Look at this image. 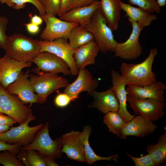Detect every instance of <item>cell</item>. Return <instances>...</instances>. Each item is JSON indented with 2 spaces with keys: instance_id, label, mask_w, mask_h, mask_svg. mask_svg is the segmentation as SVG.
Masks as SVG:
<instances>
[{
  "instance_id": "1",
  "label": "cell",
  "mask_w": 166,
  "mask_h": 166,
  "mask_svg": "<svg viewBox=\"0 0 166 166\" xmlns=\"http://www.w3.org/2000/svg\"><path fill=\"white\" fill-rule=\"evenodd\" d=\"M157 49H151L147 57L138 64L123 62L121 66L122 80L126 85L144 86L156 82V74L152 70V66Z\"/></svg>"
},
{
  "instance_id": "2",
  "label": "cell",
  "mask_w": 166,
  "mask_h": 166,
  "mask_svg": "<svg viewBox=\"0 0 166 166\" xmlns=\"http://www.w3.org/2000/svg\"><path fill=\"white\" fill-rule=\"evenodd\" d=\"M4 50L6 54L17 61L29 62L40 53V47L38 40L15 33L8 36Z\"/></svg>"
},
{
  "instance_id": "3",
  "label": "cell",
  "mask_w": 166,
  "mask_h": 166,
  "mask_svg": "<svg viewBox=\"0 0 166 166\" xmlns=\"http://www.w3.org/2000/svg\"><path fill=\"white\" fill-rule=\"evenodd\" d=\"M38 75H31L29 80L34 92L38 97V102L43 104L53 92L69 84L68 80L57 73L42 71Z\"/></svg>"
},
{
  "instance_id": "4",
  "label": "cell",
  "mask_w": 166,
  "mask_h": 166,
  "mask_svg": "<svg viewBox=\"0 0 166 166\" xmlns=\"http://www.w3.org/2000/svg\"><path fill=\"white\" fill-rule=\"evenodd\" d=\"M86 26L93 35L103 53L114 52L117 42L114 39L113 31L108 26L99 8L94 13L90 22Z\"/></svg>"
},
{
  "instance_id": "5",
  "label": "cell",
  "mask_w": 166,
  "mask_h": 166,
  "mask_svg": "<svg viewBox=\"0 0 166 166\" xmlns=\"http://www.w3.org/2000/svg\"><path fill=\"white\" fill-rule=\"evenodd\" d=\"M49 123L46 122L42 127L35 134L31 143L21 147L20 150H33L41 155L45 156L54 160L61 157L62 145L61 137L53 140L49 136Z\"/></svg>"
},
{
  "instance_id": "6",
  "label": "cell",
  "mask_w": 166,
  "mask_h": 166,
  "mask_svg": "<svg viewBox=\"0 0 166 166\" xmlns=\"http://www.w3.org/2000/svg\"><path fill=\"white\" fill-rule=\"evenodd\" d=\"M0 113L15 120L19 124L34 115L32 110L16 95L8 93L0 84Z\"/></svg>"
},
{
  "instance_id": "7",
  "label": "cell",
  "mask_w": 166,
  "mask_h": 166,
  "mask_svg": "<svg viewBox=\"0 0 166 166\" xmlns=\"http://www.w3.org/2000/svg\"><path fill=\"white\" fill-rule=\"evenodd\" d=\"M36 117L33 115L19 126L10 127L9 130L0 136V139L11 144L24 146L29 144L44 125L41 123L34 126H29L30 122L35 120Z\"/></svg>"
},
{
  "instance_id": "8",
  "label": "cell",
  "mask_w": 166,
  "mask_h": 166,
  "mask_svg": "<svg viewBox=\"0 0 166 166\" xmlns=\"http://www.w3.org/2000/svg\"><path fill=\"white\" fill-rule=\"evenodd\" d=\"M40 52H47L53 53L65 61L69 65L71 75H77V68L73 57L74 49L69 45L68 39L61 38L51 41L38 40Z\"/></svg>"
},
{
  "instance_id": "9",
  "label": "cell",
  "mask_w": 166,
  "mask_h": 166,
  "mask_svg": "<svg viewBox=\"0 0 166 166\" xmlns=\"http://www.w3.org/2000/svg\"><path fill=\"white\" fill-rule=\"evenodd\" d=\"M41 17L45 23V27L40 35L42 40L51 41L61 38H68L72 30L79 25L65 21L55 16L45 14Z\"/></svg>"
},
{
  "instance_id": "10",
  "label": "cell",
  "mask_w": 166,
  "mask_h": 166,
  "mask_svg": "<svg viewBox=\"0 0 166 166\" xmlns=\"http://www.w3.org/2000/svg\"><path fill=\"white\" fill-rule=\"evenodd\" d=\"M130 21L132 23V29L129 38L124 42H117L114 52L116 57L126 60L136 59L143 52L139 38L144 29L140 27L136 23Z\"/></svg>"
},
{
  "instance_id": "11",
  "label": "cell",
  "mask_w": 166,
  "mask_h": 166,
  "mask_svg": "<svg viewBox=\"0 0 166 166\" xmlns=\"http://www.w3.org/2000/svg\"><path fill=\"white\" fill-rule=\"evenodd\" d=\"M127 101L135 113H138L149 121L158 120L164 114V101L151 98L141 100L128 96Z\"/></svg>"
},
{
  "instance_id": "12",
  "label": "cell",
  "mask_w": 166,
  "mask_h": 166,
  "mask_svg": "<svg viewBox=\"0 0 166 166\" xmlns=\"http://www.w3.org/2000/svg\"><path fill=\"white\" fill-rule=\"evenodd\" d=\"M31 62L37 65V67L32 70L37 73L42 71L57 74L62 73L64 75H71L69 67L67 63L50 52H40Z\"/></svg>"
},
{
  "instance_id": "13",
  "label": "cell",
  "mask_w": 166,
  "mask_h": 166,
  "mask_svg": "<svg viewBox=\"0 0 166 166\" xmlns=\"http://www.w3.org/2000/svg\"><path fill=\"white\" fill-rule=\"evenodd\" d=\"M99 84L98 79L93 77L90 72L85 69H79L77 77L73 83L65 87L63 93L68 95L74 101L78 98L82 92H87L89 95L97 88Z\"/></svg>"
},
{
  "instance_id": "14",
  "label": "cell",
  "mask_w": 166,
  "mask_h": 166,
  "mask_svg": "<svg viewBox=\"0 0 166 166\" xmlns=\"http://www.w3.org/2000/svg\"><path fill=\"white\" fill-rule=\"evenodd\" d=\"M27 70L25 73L21 71L16 80L6 88L9 93L16 95L25 104L38 103V97L34 92L29 78L31 75Z\"/></svg>"
},
{
  "instance_id": "15",
  "label": "cell",
  "mask_w": 166,
  "mask_h": 166,
  "mask_svg": "<svg viewBox=\"0 0 166 166\" xmlns=\"http://www.w3.org/2000/svg\"><path fill=\"white\" fill-rule=\"evenodd\" d=\"M61 137L62 142L61 152L70 159L85 162L84 144L81 132L72 130Z\"/></svg>"
},
{
  "instance_id": "16",
  "label": "cell",
  "mask_w": 166,
  "mask_h": 166,
  "mask_svg": "<svg viewBox=\"0 0 166 166\" xmlns=\"http://www.w3.org/2000/svg\"><path fill=\"white\" fill-rule=\"evenodd\" d=\"M32 63L17 61L5 54L0 57V84L5 89L16 80L22 69L31 66Z\"/></svg>"
},
{
  "instance_id": "17",
  "label": "cell",
  "mask_w": 166,
  "mask_h": 166,
  "mask_svg": "<svg viewBox=\"0 0 166 166\" xmlns=\"http://www.w3.org/2000/svg\"><path fill=\"white\" fill-rule=\"evenodd\" d=\"M157 128L152 121L139 115L126 123L121 130L120 138L125 139L128 136L144 137L153 132Z\"/></svg>"
},
{
  "instance_id": "18",
  "label": "cell",
  "mask_w": 166,
  "mask_h": 166,
  "mask_svg": "<svg viewBox=\"0 0 166 166\" xmlns=\"http://www.w3.org/2000/svg\"><path fill=\"white\" fill-rule=\"evenodd\" d=\"M126 88L127 96L141 100L151 98L164 101V92L166 85L160 81H156L144 86L132 85H128Z\"/></svg>"
},
{
  "instance_id": "19",
  "label": "cell",
  "mask_w": 166,
  "mask_h": 166,
  "mask_svg": "<svg viewBox=\"0 0 166 166\" xmlns=\"http://www.w3.org/2000/svg\"><path fill=\"white\" fill-rule=\"evenodd\" d=\"M111 77L112 84L111 88L119 103L117 113L126 122H128L135 116L131 114L127 109V94L125 88L126 85L122 80L121 74L117 71L111 70Z\"/></svg>"
},
{
  "instance_id": "20",
  "label": "cell",
  "mask_w": 166,
  "mask_h": 166,
  "mask_svg": "<svg viewBox=\"0 0 166 166\" xmlns=\"http://www.w3.org/2000/svg\"><path fill=\"white\" fill-rule=\"evenodd\" d=\"M90 96L94 100L88 105L89 108H96L104 114L109 112H117L119 103L111 87L108 89L101 92L95 90Z\"/></svg>"
},
{
  "instance_id": "21",
  "label": "cell",
  "mask_w": 166,
  "mask_h": 166,
  "mask_svg": "<svg viewBox=\"0 0 166 166\" xmlns=\"http://www.w3.org/2000/svg\"><path fill=\"white\" fill-rule=\"evenodd\" d=\"M100 6V1L96 0L92 4L88 6L70 10L60 17V19L86 26L89 23L93 15Z\"/></svg>"
},
{
  "instance_id": "22",
  "label": "cell",
  "mask_w": 166,
  "mask_h": 166,
  "mask_svg": "<svg viewBox=\"0 0 166 166\" xmlns=\"http://www.w3.org/2000/svg\"><path fill=\"white\" fill-rule=\"evenodd\" d=\"M100 51L99 47L94 39L75 49L73 57L78 69H84L88 65L94 64L96 58Z\"/></svg>"
},
{
  "instance_id": "23",
  "label": "cell",
  "mask_w": 166,
  "mask_h": 166,
  "mask_svg": "<svg viewBox=\"0 0 166 166\" xmlns=\"http://www.w3.org/2000/svg\"><path fill=\"white\" fill-rule=\"evenodd\" d=\"M121 0H101L100 9L109 27L116 31L121 17Z\"/></svg>"
},
{
  "instance_id": "24",
  "label": "cell",
  "mask_w": 166,
  "mask_h": 166,
  "mask_svg": "<svg viewBox=\"0 0 166 166\" xmlns=\"http://www.w3.org/2000/svg\"><path fill=\"white\" fill-rule=\"evenodd\" d=\"M120 5L121 10L126 13L129 20L136 23L142 28L149 26L157 19L156 14L149 13L140 7L133 6L121 1Z\"/></svg>"
},
{
  "instance_id": "25",
  "label": "cell",
  "mask_w": 166,
  "mask_h": 166,
  "mask_svg": "<svg viewBox=\"0 0 166 166\" xmlns=\"http://www.w3.org/2000/svg\"><path fill=\"white\" fill-rule=\"evenodd\" d=\"M91 131V126L88 125L84 127L81 132L84 144V152L85 162L90 165L96 161L101 160L111 161V160H113L117 162V158H119L117 154L109 157H101L96 154L90 146L89 142V137Z\"/></svg>"
},
{
  "instance_id": "26",
  "label": "cell",
  "mask_w": 166,
  "mask_h": 166,
  "mask_svg": "<svg viewBox=\"0 0 166 166\" xmlns=\"http://www.w3.org/2000/svg\"><path fill=\"white\" fill-rule=\"evenodd\" d=\"M94 39L93 35L86 26L80 25L72 30L68 38L69 45L74 49L87 44Z\"/></svg>"
},
{
  "instance_id": "27",
  "label": "cell",
  "mask_w": 166,
  "mask_h": 166,
  "mask_svg": "<svg viewBox=\"0 0 166 166\" xmlns=\"http://www.w3.org/2000/svg\"><path fill=\"white\" fill-rule=\"evenodd\" d=\"M146 151L156 166L163 164L166 160V132L160 135L156 144L147 145Z\"/></svg>"
},
{
  "instance_id": "28",
  "label": "cell",
  "mask_w": 166,
  "mask_h": 166,
  "mask_svg": "<svg viewBox=\"0 0 166 166\" xmlns=\"http://www.w3.org/2000/svg\"><path fill=\"white\" fill-rule=\"evenodd\" d=\"M103 121L110 132L120 138L121 130L126 122L116 112H109L105 114Z\"/></svg>"
},
{
  "instance_id": "29",
  "label": "cell",
  "mask_w": 166,
  "mask_h": 166,
  "mask_svg": "<svg viewBox=\"0 0 166 166\" xmlns=\"http://www.w3.org/2000/svg\"><path fill=\"white\" fill-rule=\"evenodd\" d=\"M17 157L26 166H46L42 155L35 150H20Z\"/></svg>"
},
{
  "instance_id": "30",
  "label": "cell",
  "mask_w": 166,
  "mask_h": 166,
  "mask_svg": "<svg viewBox=\"0 0 166 166\" xmlns=\"http://www.w3.org/2000/svg\"><path fill=\"white\" fill-rule=\"evenodd\" d=\"M0 2L17 10L24 8L26 7V3H30L36 7L41 16L45 14L43 7L38 0H0Z\"/></svg>"
},
{
  "instance_id": "31",
  "label": "cell",
  "mask_w": 166,
  "mask_h": 166,
  "mask_svg": "<svg viewBox=\"0 0 166 166\" xmlns=\"http://www.w3.org/2000/svg\"><path fill=\"white\" fill-rule=\"evenodd\" d=\"M128 4L136 5L146 11L151 13H159L161 7L156 0H127Z\"/></svg>"
},
{
  "instance_id": "32",
  "label": "cell",
  "mask_w": 166,
  "mask_h": 166,
  "mask_svg": "<svg viewBox=\"0 0 166 166\" xmlns=\"http://www.w3.org/2000/svg\"><path fill=\"white\" fill-rule=\"evenodd\" d=\"M17 152L10 150L0 152V164L3 166H23L22 161L18 159Z\"/></svg>"
},
{
  "instance_id": "33",
  "label": "cell",
  "mask_w": 166,
  "mask_h": 166,
  "mask_svg": "<svg viewBox=\"0 0 166 166\" xmlns=\"http://www.w3.org/2000/svg\"><path fill=\"white\" fill-rule=\"evenodd\" d=\"M61 0H40L45 14L56 16L60 12Z\"/></svg>"
},
{
  "instance_id": "34",
  "label": "cell",
  "mask_w": 166,
  "mask_h": 166,
  "mask_svg": "<svg viewBox=\"0 0 166 166\" xmlns=\"http://www.w3.org/2000/svg\"><path fill=\"white\" fill-rule=\"evenodd\" d=\"M8 21L7 18L0 16V47L5 49L8 36L6 33Z\"/></svg>"
},
{
  "instance_id": "35",
  "label": "cell",
  "mask_w": 166,
  "mask_h": 166,
  "mask_svg": "<svg viewBox=\"0 0 166 166\" xmlns=\"http://www.w3.org/2000/svg\"><path fill=\"white\" fill-rule=\"evenodd\" d=\"M126 154L132 160L136 166H156L148 154L139 157H134L127 153Z\"/></svg>"
},
{
  "instance_id": "36",
  "label": "cell",
  "mask_w": 166,
  "mask_h": 166,
  "mask_svg": "<svg viewBox=\"0 0 166 166\" xmlns=\"http://www.w3.org/2000/svg\"><path fill=\"white\" fill-rule=\"evenodd\" d=\"M71 101H72L71 98L67 94L63 93H58L54 99V102L56 106L62 108L68 105Z\"/></svg>"
},
{
  "instance_id": "37",
  "label": "cell",
  "mask_w": 166,
  "mask_h": 166,
  "mask_svg": "<svg viewBox=\"0 0 166 166\" xmlns=\"http://www.w3.org/2000/svg\"><path fill=\"white\" fill-rule=\"evenodd\" d=\"M21 147L22 146L20 145L7 144L0 139V152L8 150L18 153L20 151Z\"/></svg>"
},
{
  "instance_id": "38",
  "label": "cell",
  "mask_w": 166,
  "mask_h": 166,
  "mask_svg": "<svg viewBox=\"0 0 166 166\" xmlns=\"http://www.w3.org/2000/svg\"><path fill=\"white\" fill-rule=\"evenodd\" d=\"M17 123L16 121L10 116L0 113V125H10L12 126Z\"/></svg>"
},
{
  "instance_id": "39",
  "label": "cell",
  "mask_w": 166,
  "mask_h": 166,
  "mask_svg": "<svg viewBox=\"0 0 166 166\" xmlns=\"http://www.w3.org/2000/svg\"><path fill=\"white\" fill-rule=\"evenodd\" d=\"M74 0H61V7L58 15L59 17L68 11Z\"/></svg>"
},
{
  "instance_id": "40",
  "label": "cell",
  "mask_w": 166,
  "mask_h": 166,
  "mask_svg": "<svg viewBox=\"0 0 166 166\" xmlns=\"http://www.w3.org/2000/svg\"><path fill=\"white\" fill-rule=\"evenodd\" d=\"M96 0H74L72 6L69 8V10L74 8L88 6L92 4Z\"/></svg>"
},
{
  "instance_id": "41",
  "label": "cell",
  "mask_w": 166,
  "mask_h": 166,
  "mask_svg": "<svg viewBox=\"0 0 166 166\" xmlns=\"http://www.w3.org/2000/svg\"><path fill=\"white\" fill-rule=\"evenodd\" d=\"M27 31L31 34L37 33L39 30V26L36 25L31 22L24 24Z\"/></svg>"
},
{
  "instance_id": "42",
  "label": "cell",
  "mask_w": 166,
  "mask_h": 166,
  "mask_svg": "<svg viewBox=\"0 0 166 166\" xmlns=\"http://www.w3.org/2000/svg\"><path fill=\"white\" fill-rule=\"evenodd\" d=\"M46 166H57L58 164L55 163L54 160L47 156L42 155Z\"/></svg>"
},
{
  "instance_id": "43",
  "label": "cell",
  "mask_w": 166,
  "mask_h": 166,
  "mask_svg": "<svg viewBox=\"0 0 166 166\" xmlns=\"http://www.w3.org/2000/svg\"><path fill=\"white\" fill-rule=\"evenodd\" d=\"M43 21L41 17L35 14L31 17L30 22L39 26L42 23Z\"/></svg>"
},
{
  "instance_id": "44",
  "label": "cell",
  "mask_w": 166,
  "mask_h": 166,
  "mask_svg": "<svg viewBox=\"0 0 166 166\" xmlns=\"http://www.w3.org/2000/svg\"><path fill=\"white\" fill-rule=\"evenodd\" d=\"M11 126L10 125H0V136L9 130Z\"/></svg>"
},
{
  "instance_id": "45",
  "label": "cell",
  "mask_w": 166,
  "mask_h": 166,
  "mask_svg": "<svg viewBox=\"0 0 166 166\" xmlns=\"http://www.w3.org/2000/svg\"><path fill=\"white\" fill-rule=\"evenodd\" d=\"M156 1L160 7L164 6L166 4V0H157Z\"/></svg>"
},
{
  "instance_id": "46",
  "label": "cell",
  "mask_w": 166,
  "mask_h": 166,
  "mask_svg": "<svg viewBox=\"0 0 166 166\" xmlns=\"http://www.w3.org/2000/svg\"><path fill=\"white\" fill-rule=\"evenodd\" d=\"M38 0L40 1V0Z\"/></svg>"
}]
</instances>
